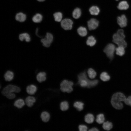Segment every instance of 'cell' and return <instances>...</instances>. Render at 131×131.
I'll use <instances>...</instances> for the list:
<instances>
[{"instance_id": "6da1fadb", "label": "cell", "mask_w": 131, "mask_h": 131, "mask_svg": "<svg viewBox=\"0 0 131 131\" xmlns=\"http://www.w3.org/2000/svg\"><path fill=\"white\" fill-rule=\"evenodd\" d=\"M78 83L83 87L91 88L97 85L98 82L97 80H91L89 79L87 77L86 72L84 71L80 73L78 75Z\"/></svg>"}, {"instance_id": "9a60e30c", "label": "cell", "mask_w": 131, "mask_h": 131, "mask_svg": "<svg viewBox=\"0 0 131 131\" xmlns=\"http://www.w3.org/2000/svg\"><path fill=\"white\" fill-rule=\"evenodd\" d=\"M14 106L18 109L22 108L25 105V100L23 99L19 98L16 100L13 103Z\"/></svg>"}, {"instance_id": "4316f807", "label": "cell", "mask_w": 131, "mask_h": 131, "mask_svg": "<svg viewBox=\"0 0 131 131\" xmlns=\"http://www.w3.org/2000/svg\"><path fill=\"white\" fill-rule=\"evenodd\" d=\"M84 120L85 122L87 123H92L94 121V117L92 114H88L85 116Z\"/></svg>"}, {"instance_id": "30bf717a", "label": "cell", "mask_w": 131, "mask_h": 131, "mask_svg": "<svg viewBox=\"0 0 131 131\" xmlns=\"http://www.w3.org/2000/svg\"><path fill=\"white\" fill-rule=\"evenodd\" d=\"M117 23L119 26L122 28L126 27L127 24V18L124 15H122L117 18Z\"/></svg>"}, {"instance_id": "484cf974", "label": "cell", "mask_w": 131, "mask_h": 131, "mask_svg": "<svg viewBox=\"0 0 131 131\" xmlns=\"http://www.w3.org/2000/svg\"><path fill=\"white\" fill-rule=\"evenodd\" d=\"M53 17L55 21L57 22H61L62 20V14L60 12H57L53 14Z\"/></svg>"}, {"instance_id": "8992f818", "label": "cell", "mask_w": 131, "mask_h": 131, "mask_svg": "<svg viewBox=\"0 0 131 131\" xmlns=\"http://www.w3.org/2000/svg\"><path fill=\"white\" fill-rule=\"evenodd\" d=\"M53 37L52 34L49 33H47L44 38L42 39L41 42L43 45L46 47H48L53 40Z\"/></svg>"}, {"instance_id": "277c9868", "label": "cell", "mask_w": 131, "mask_h": 131, "mask_svg": "<svg viewBox=\"0 0 131 131\" xmlns=\"http://www.w3.org/2000/svg\"><path fill=\"white\" fill-rule=\"evenodd\" d=\"M73 85L72 82L64 80L60 84V90L63 92L70 93L73 90L72 86Z\"/></svg>"}, {"instance_id": "7c38bea8", "label": "cell", "mask_w": 131, "mask_h": 131, "mask_svg": "<svg viewBox=\"0 0 131 131\" xmlns=\"http://www.w3.org/2000/svg\"><path fill=\"white\" fill-rule=\"evenodd\" d=\"M37 86L32 84L28 85L26 88V91L29 95H33L35 94L37 90Z\"/></svg>"}, {"instance_id": "f35d334b", "label": "cell", "mask_w": 131, "mask_h": 131, "mask_svg": "<svg viewBox=\"0 0 131 131\" xmlns=\"http://www.w3.org/2000/svg\"><path fill=\"white\" fill-rule=\"evenodd\" d=\"M46 0H36L38 2H45Z\"/></svg>"}, {"instance_id": "4dcf8cb0", "label": "cell", "mask_w": 131, "mask_h": 131, "mask_svg": "<svg viewBox=\"0 0 131 131\" xmlns=\"http://www.w3.org/2000/svg\"><path fill=\"white\" fill-rule=\"evenodd\" d=\"M87 73L89 77L91 79L95 78L97 75L96 72L93 69L91 68L88 69Z\"/></svg>"}, {"instance_id": "7a4b0ae2", "label": "cell", "mask_w": 131, "mask_h": 131, "mask_svg": "<svg viewBox=\"0 0 131 131\" xmlns=\"http://www.w3.org/2000/svg\"><path fill=\"white\" fill-rule=\"evenodd\" d=\"M124 95L121 92H117L114 94L112 96L111 103L113 107L117 109H122L123 107L122 102L124 101L126 98Z\"/></svg>"}, {"instance_id": "d590c367", "label": "cell", "mask_w": 131, "mask_h": 131, "mask_svg": "<svg viewBox=\"0 0 131 131\" xmlns=\"http://www.w3.org/2000/svg\"><path fill=\"white\" fill-rule=\"evenodd\" d=\"M124 102L126 104L130 106H131V96L126 98Z\"/></svg>"}, {"instance_id": "7402d4cb", "label": "cell", "mask_w": 131, "mask_h": 131, "mask_svg": "<svg viewBox=\"0 0 131 131\" xmlns=\"http://www.w3.org/2000/svg\"><path fill=\"white\" fill-rule=\"evenodd\" d=\"M90 14L93 15H97L100 12V9L97 6H93L91 7L89 9Z\"/></svg>"}, {"instance_id": "83f0119b", "label": "cell", "mask_w": 131, "mask_h": 131, "mask_svg": "<svg viewBox=\"0 0 131 131\" xmlns=\"http://www.w3.org/2000/svg\"><path fill=\"white\" fill-rule=\"evenodd\" d=\"M116 53L117 55L120 56H122L124 54V48L121 46H118L116 48Z\"/></svg>"}, {"instance_id": "52a82bcc", "label": "cell", "mask_w": 131, "mask_h": 131, "mask_svg": "<svg viewBox=\"0 0 131 131\" xmlns=\"http://www.w3.org/2000/svg\"><path fill=\"white\" fill-rule=\"evenodd\" d=\"M61 22V26L65 30H70L72 29L73 22L70 19L65 18Z\"/></svg>"}, {"instance_id": "5b68a950", "label": "cell", "mask_w": 131, "mask_h": 131, "mask_svg": "<svg viewBox=\"0 0 131 131\" xmlns=\"http://www.w3.org/2000/svg\"><path fill=\"white\" fill-rule=\"evenodd\" d=\"M115 49V47L114 44L109 43L105 47L104 50V52L106 54L107 56L109 59L112 60L114 57Z\"/></svg>"}, {"instance_id": "603a6c76", "label": "cell", "mask_w": 131, "mask_h": 131, "mask_svg": "<svg viewBox=\"0 0 131 131\" xmlns=\"http://www.w3.org/2000/svg\"><path fill=\"white\" fill-rule=\"evenodd\" d=\"M77 31L78 34L81 36H85L87 34V29L84 27L80 26L77 29Z\"/></svg>"}, {"instance_id": "5bb4252c", "label": "cell", "mask_w": 131, "mask_h": 131, "mask_svg": "<svg viewBox=\"0 0 131 131\" xmlns=\"http://www.w3.org/2000/svg\"><path fill=\"white\" fill-rule=\"evenodd\" d=\"M40 117L43 122L47 123L49 121L50 118V115L48 112L44 111L41 113Z\"/></svg>"}, {"instance_id": "74e56055", "label": "cell", "mask_w": 131, "mask_h": 131, "mask_svg": "<svg viewBox=\"0 0 131 131\" xmlns=\"http://www.w3.org/2000/svg\"><path fill=\"white\" fill-rule=\"evenodd\" d=\"M99 130L97 128H93L89 130L90 131H98Z\"/></svg>"}, {"instance_id": "d4e9b609", "label": "cell", "mask_w": 131, "mask_h": 131, "mask_svg": "<svg viewBox=\"0 0 131 131\" xmlns=\"http://www.w3.org/2000/svg\"><path fill=\"white\" fill-rule=\"evenodd\" d=\"M82 12L81 9L78 8H75L72 12V16L74 18L77 19L81 16Z\"/></svg>"}, {"instance_id": "f1b7e54d", "label": "cell", "mask_w": 131, "mask_h": 131, "mask_svg": "<svg viewBox=\"0 0 131 131\" xmlns=\"http://www.w3.org/2000/svg\"><path fill=\"white\" fill-rule=\"evenodd\" d=\"M100 78L102 80L105 82L109 81L110 79V77L107 73L103 72L100 74Z\"/></svg>"}, {"instance_id": "d6a6232c", "label": "cell", "mask_w": 131, "mask_h": 131, "mask_svg": "<svg viewBox=\"0 0 131 131\" xmlns=\"http://www.w3.org/2000/svg\"><path fill=\"white\" fill-rule=\"evenodd\" d=\"M83 103L79 101L76 102L74 104V107L79 111H81L83 109Z\"/></svg>"}, {"instance_id": "3957f363", "label": "cell", "mask_w": 131, "mask_h": 131, "mask_svg": "<svg viewBox=\"0 0 131 131\" xmlns=\"http://www.w3.org/2000/svg\"><path fill=\"white\" fill-rule=\"evenodd\" d=\"M0 90V94L6 96L8 94L10 93H18L21 91V89L17 86L9 84Z\"/></svg>"}, {"instance_id": "8fae6325", "label": "cell", "mask_w": 131, "mask_h": 131, "mask_svg": "<svg viewBox=\"0 0 131 131\" xmlns=\"http://www.w3.org/2000/svg\"><path fill=\"white\" fill-rule=\"evenodd\" d=\"M36 100L35 98L32 95L27 96L25 99V105L29 107H32Z\"/></svg>"}, {"instance_id": "ba28073f", "label": "cell", "mask_w": 131, "mask_h": 131, "mask_svg": "<svg viewBox=\"0 0 131 131\" xmlns=\"http://www.w3.org/2000/svg\"><path fill=\"white\" fill-rule=\"evenodd\" d=\"M99 24V21L96 19H91L87 22V25L89 30H91L95 29L98 27Z\"/></svg>"}, {"instance_id": "e575fe53", "label": "cell", "mask_w": 131, "mask_h": 131, "mask_svg": "<svg viewBox=\"0 0 131 131\" xmlns=\"http://www.w3.org/2000/svg\"><path fill=\"white\" fill-rule=\"evenodd\" d=\"M16 95L15 93H11L8 94L6 97L10 99H13L15 98Z\"/></svg>"}, {"instance_id": "9c48e42d", "label": "cell", "mask_w": 131, "mask_h": 131, "mask_svg": "<svg viewBox=\"0 0 131 131\" xmlns=\"http://www.w3.org/2000/svg\"><path fill=\"white\" fill-rule=\"evenodd\" d=\"M27 16L25 13L22 12L17 13L15 16V19L17 22L22 23L25 22L26 20Z\"/></svg>"}, {"instance_id": "1f68e13d", "label": "cell", "mask_w": 131, "mask_h": 131, "mask_svg": "<svg viewBox=\"0 0 131 131\" xmlns=\"http://www.w3.org/2000/svg\"><path fill=\"white\" fill-rule=\"evenodd\" d=\"M105 120L104 115L103 114H100L98 115L96 117V122L99 124L103 123Z\"/></svg>"}, {"instance_id": "8d00e7d4", "label": "cell", "mask_w": 131, "mask_h": 131, "mask_svg": "<svg viewBox=\"0 0 131 131\" xmlns=\"http://www.w3.org/2000/svg\"><path fill=\"white\" fill-rule=\"evenodd\" d=\"M79 130L80 131H86L87 130V127L84 125H79L78 127Z\"/></svg>"}, {"instance_id": "ab89813d", "label": "cell", "mask_w": 131, "mask_h": 131, "mask_svg": "<svg viewBox=\"0 0 131 131\" xmlns=\"http://www.w3.org/2000/svg\"><path fill=\"white\" fill-rule=\"evenodd\" d=\"M116 1H118L119 0H115Z\"/></svg>"}, {"instance_id": "cb8c5ba5", "label": "cell", "mask_w": 131, "mask_h": 131, "mask_svg": "<svg viewBox=\"0 0 131 131\" xmlns=\"http://www.w3.org/2000/svg\"><path fill=\"white\" fill-rule=\"evenodd\" d=\"M96 42V41L95 38L92 36H90L88 38L86 42L87 45L91 47L94 45Z\"/></svg>"}, {"instance_id": "d6986e66", "label": "cell", "mask_w": 131, "mask_h": 131, "mask_svg": "<svg viewBox=\"0 0 131 131\" xmlns=\"http://www.w3.org/2000/svg\"><path fill=\"white\" fill-rule=\"evenodd\" d=\"M113 42L116 44L118 46L122 47L124 48L127 46V43L124 39H113Z\"/></svg>"}, {"instance_id": "2e32d148", "label": "cell", "mask_w": 131, "mask_h": 131, "mask_svg": "<svg viewBox=\"0 0 131 131\" xmlns=\"http://www.w3.org/2000/svg\"><path fill=\"white\" fill-rule=\"evenodd\" d=\"M46 74L44 72L39 73L36 75V79L37 81L39 83L45 81L46 79Z\"/></svg>"}, {"instance_id": "ffe728a7", "label": "cell", "mask_w": 131, "mask_h": 131, "mask_svg": "<svg viewBox=\"0 0 131 131\" xmlns=\"http://www.w3.org/2000/svg\"><path fill=\"white\" fill-rule=\"evenodd\" d=\"M129 5L127 2L125 1H123L119 3L117 7L120 10H126L128 9Z\"/></svg>"}, {"instance_id": "e0dca14e", "label": "cell", "mask_w": 131, "mask_h": 131, "mask_svg": "<svg viewBox=\"0 0 131 131\" xmlns=\"http://www.w3.org/2000/svg\"><path fill=\"white\" fill-rule=\"evenodd\" d=\"M125 37L123 30L122 29H119L117 31L116 33L113 35V39H124Z\"/></svg>"}, {"instance_id": "44dd1931", "label": "cell", "mask_w": 131, "mask_h": 131, "mask_svg": "<svg viewBox=\"0 0 131 131\" xmlns=\"http://www.w3.org/2000/svg\"><path fill=\"white\" fill-rule=\"evenodd\" d=\"M19 40L21 41L25 40L26 41L29 42L31 40L29 34L26 33H24L20 34L19 36Z\"/></svg>"}, {"instance_id": "f546056e", "label": "cell", "mask_w": 131, "mask_h": 131, "mask_svg": "<svg viewBox=\"0 0 131 131\" xmlns=\"http://www.w3.org/2000/svg\"><path fill=\"white\" fill-rule=\"evenodd\" d=\"M103 128L104 130L109 131L113 127L112 123L108 121L103 123Z\"/></svg>"}, {"instance_id": "ac0fdd59", "label": "cell", "mask_w": 131, "mask_h": 131, "mask_svg": "<svg viewBox=\"0 0 131 131\" xmlns=\"http://www.w3.org/2000/svg\"><path fill=\"white\" fill-rule=\"evenodd\" d=\"M14 76L13 73L10 71H7L4 76L5 80L8 82L11 81L13 79Z\"/></svg>"}, {"instance_id": "4fadbf2b", "label": "cell", "mask_w": 131, "mask_h": 131, "mask_svg": "<svg viewBox=\"0 0 131 131\" xmlns=\"http://www.w3.org/2000/svg\"><path fill=\"white\" fill-rule=\"evenodd\" d=\"M43 19V15L40 13H37L33 15L32 18V22L35 24L41 23Z\"/></svg>"}, {"instance_id": "836d02e7", "label": "cell", "mask_w": 131, "mask_h": 131, "mask_svg": "<svg viewBox=\"0 0 131 131\" xmlns=\"http://www.w3.org/2000/svg\"><path fill=\"white\" fill-rule=\"evenodd\" d=\"M61 109L63 111H65L67 109L69 108V104L68 102L66 101L62 102L60 105Z\"/></svg>"}]
</instances>
